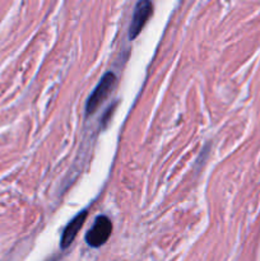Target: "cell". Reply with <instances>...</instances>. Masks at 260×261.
<instances>
[{"mask_svg": "<svg viewBox=\"0 0 260 261\" xmlns=\"http://www.w3.org/2000/svg\"><path fill=\"white\" fill-rule=\"evenodd\" d=\"M115 84H116V75L111 71L105 74L102 76L101 82L98 83V86L94 88L93 93L91 94V97L88 98L86 106V112L87 115H93L96 112V110L101 106L102 102L109 97V94L111 93V91L114 89Z\"/></svg>", "mask_w": 260, "mask_h": 261, "instance_id": "obj_1", "label": "cell"}, {"mask_svg": "<svg viewBox=\"0 0 260 261\" xmlns=\"http://www.w3.org/2000/svg\"><path fill=\"white\" fill-rule=\"evenodd\" d=\"M112 232V224L107 217L102 216L96 219L92 228L86 236L87 244L91 247H99L110 239Z\"/></svg>", "mask_w": 260, "mask_h": 261, "instance_id": "obj_2", "label": "cell"}, {"mask_svg": "<svg viewBox=\"0 0 260 261\" xmlns=\"http://www.w3.org/2000/svg\"><path fill=\"white\" fill-rule=\"evenodd\" d=\"M152 3L148 0H142V2L137 3L134 8V13H133V20L129 28V36L130 38H135L143 30V27L147 23L148 18L152 14Z\"/></svg>", "mask_w": 260, "mask_h": 261, "instance_id": "obj_3", "label": "cell"}, {"mask_svg": "<svg viewBox=\"0 0 260 261\" xmlns=\"http://www.w3.org/2000/svg\"><path fill=\"white\" fill-rule=\"evenodd\" d=\"M86 218H87V212H82L81 214L74 217V218L69 222L66 228L64 229L63 236H61V249H66V247L74 241V239L76 237L78 232L81 231V228L83 227V223L84 221H86Z\"/></svg>", "mask_w": 260, "mask_h": 261, "instance_id": "obj_4", "label": "cell"}]
</instances>
